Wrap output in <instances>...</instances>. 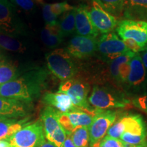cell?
I'll use <instances>...</instances> for the list:
<instances>
[{
    "mask_svg": "<svg viewBox=\"0 0 147 147\" xmlns=\"http://www.w3.org/2000/svg\"><path fill=\"white\" fill-rule=\"evenodd\" d=\"M117 112L110 110L96 109L93 121L89 127V146L94 147L102 141L110 127L117 119Z\"/></svg>",
    "mask_w": 147,
    "mask_h": 147,
    "instance_id": "cell-9",
    "label": "cell"
},
{
    "mask_svg": "<svg viewBox=\"0 0 147 147\" xmlns=\"http://www.w3.org/2000/svg\"><path fill=\"white\" fill-rule=\"evenodd\" d=\"M142 147H143V146H142Z\"/></svg>",
    "mask_w": 147,
    "mask_h": 147,
    "instance_id": "cell-40",
    "label": "cell"
},
{
    "mask_svg": "<svg viewBox=\"0 0 147 147\" xmlns=\"http://www.w3.org/2000/svg\"><path fill=\"white\" fill-rule=\"evenodd\" d=\"M41 39L49 49H55L59 47L63 39L61 34L59 23L55 25H46L41 32Z\"/></svg>",
    "mask_w": 147,
    "mask_h": 147,
    "instance_id": "cell-22",
    "label": "cell"
},
{
    "mask_svg": "<svg viewBox=\"0 0 147 147\" xmlns=\"http://www.w3.org/2000/svg\"><path fill=\"white\" fill-rule=\"evenodd\" d=\"M29 123L27 119L0 120V140L8 141L16 132Z\"/></svg>",
    "mask_w": 147,
    "mask_h": 147,
    "instance_id": "cell-20",
    "label": "cell"
},
{
    "mask_svg": "<svg viewBox=\"0 0 147 147\" xmlns=\"http://www.w3.org/2000/svg\"><path fill=\"white\" fill-rule=\"evenodd\" d=\"M129 64L130 72L125 88L134 91L142 90L146 84V69L139 53L130 59Z\"/></svg>",
    "mask_w": 147,
    "mask_h": 147,
    "instance_id": "cell-15",
    "label": "cell"
},
{
    "mask_svg": "<svg viewBox=\"0 0 147 147\" xmlns=\"http://www.w3.org/2000/svg\"><path fill=\"white\" fill-rule=\"evenodd\" d=\"M0 49L8 52L22 53L27 51V45L19 38L0 33Z\"/></svg>",
    "mask_w": 147,
    "mask_h": 147,
    "instance_id": "cell-23",
    "label": "cell"
},
{
    "mask_svg": "<svg viewBox=\"0 0 147 147\" xmlns=\"http://www.w3.org/2000/svg\"><path fill=\"white\" fill-rule=\"evenodd\" d=\"M100 147H132L118 138L106 136L100 142Z\"/></svg>",
    "mask_w": 147,
    "mask_h": 147,
    "instance_id": "cell-29",
    "label": "cell"
},
{
    "mask_svg": "<svg viewBox=\"0 0 147 147\" xmlns=\"http://www.w3.org/2000/svg\"><path fill=\"white\" fill-rule=\"evenodd\" d=\"M130 72V64L129 61L121 63L119 66V82H120L121 88L125 86L127 81V78Z\"/></svg>",
    "mask_w": 147,
    "mask_h": 147,
    "instance_id": "cell-30",
    "label": "cell"
},
{
    "mask_svg": "<svg viewBox=\"0 0 147 147\" xmlns=\"http://www.w3.org/2000/svg\"><path fill=\"white\" fill-rule=\"evenodd\" d=\"M0 147H12L8 141L0 140Z\"/></svg>",
    "mask_w": 147,
    "mask_h": 147,
    "instance_id": "cell-36",
    "label": "cell"
},
{
    "mask_svg": "<svg viewBox=\"0 0 147 147\" xmlns=\"http://www.w3.org/2000/svg\"><path fill=\"white\" fill-rule=\"evenodd\" d=\"M75 24L76 33L78 36L97 38L99 32L96 30L89 17L87 5L80 4L75 7Z\"/></svg>",
    "mask_w": 147,
    "mask_h": 147,
    "instance_id": "cell-16",
    "label": "cell"
},
{
    "mask_svg": "<svg viewBox=\"0 0 147 147\" xmlns=\"http://www.w3.org/2000/svg\"><path fill=\"white\" fill-rule=\"evenodd\" d=\"M65 51L78 59L91 57L97 51V38L76 35L69 40Z\"/></svg>",
    "mask_w": 147,
    "mask_h": 147,
    "instance_id": "cell-14",
    "label": "cell"
},
{
    "mask_svg": "<svg viewBox=\"0 0 147 147\" xmlns=\"http://www.w3.org/2000/svg\"><path fill=\"white\" fill-rule=\"evenodd\" d=\"M45 141L43 126L38 121L23 127L8 142L12 147H41Z\"/></svg>",
    "mask_w": 147,
    "mask_h": 147,
    "instance_id": "cell-7",
    "label": "cell"
},
{
    "mask_svg": "<svg viewBox=\"0 0 147 147\" xmlns=\"http://www.w3.org/2000/svg\"><path fill=\"white\" fill-rule=\"evenodd\" d=\"M71 57L65 49H55L46 55L48 69L62 82L74 78L78 74V67Z\"/></svg>",
    "mask_w": 147,
    "mask_h": 147,
    "instance_id": "cell-3",
    "label": "cell"
},
{
    "mask_svg": "<svg viewBox=\"0 0 147 147\" xmlns=\"http://www.w3.org/2000/svg\"><path fill=\"white\" fill-rule=\"evenodd\" d=\"M125 131L120 139L132 147H142L146 144V126L142 116L136 114L123 115Z\"/></svg>",
    "mask_w": 147,
    "mask_h": 147,
    "instance_id": "cell-6",
    "label": "cell"
},
{
    "mask_svg": "<svg viewBox=\"0 0 147 147\" xmlns=\"http://www.w3.org/2000/svg\"><path fill=\"white\" fill-rule=\"evenodd\" d=\"M26 102L0 97V120L20 119L27 115Z\"/></svg>",
    "mask_w": 147,
    "mask_h": 147,
    "instance_id": "cell-17",
    "label": "cell"
},
{
    "mask_svg": "<svg viewBox=\"0 0 147 147\" xmlns=\"http://www.w3.org/2000/svg\"><path fill=\"white\" fill-rule=\"evenodd\" d=\"M143 147H147V143H146V144H144V146H143Z\"/></svg>",
    "mask_w": 147,
    "mask_h": 147,
    "instance_id": "cell-39",
    "label": "cell"
},
{
    "mask_svg": "<svg viewBox=\"0 0 147 147\" xmlns=\"http://www.w3.org/2000/svg\"><path fill=\"white\" fill-rule=\"evenodd\" d=\"M139 54L140 55L141 59H142V61L145 69H147V47H145L144 50L142 52L140 53Z\"/></svg>",
    "mask_w": 147,
    "mask_h": 147,
    "instance_id": "cell-34",
    "label": "cell"
},
{
    "mask_svg": "<svg viewBox=\"0 0 147 147\" xmlns=\"http://www.w3.org/2000/svg\"><path fill=\"white\" fill-rule=\"evenodd\" d=\"M0 33L16 38L27 33L26 25L10 0H0Z\"/></svg>",
    "mask_w": 147,
    "mask_h": 147,
    "instance_id": "cell-4",
    "label": "cell"
},
{
    "mask_svg": "<svg viewBox=\"0 0 147 147\" xmlns=\"http://www.w3.org/2000/svg\"><path fill=\"white\" fill-rule=\"evenodd\" d=\"M49 73L42 67L27 69L16 80L0 86V97L32 102L40 94Z\"/></svg>",
    "mask_w": 147,
    "mask_h": 147,
    "instance_id": "cell-1",
    "label": "cell"
},
{
    "mask_svg": "<svg viewBox=\"0 0 147 147\" xmlns=\"http://www.w3.org/2000/svg\"><path fill=\"white\" fill-rule=\"evenodd\" d=\"M123 16L126 19L147 22V0H124Z\"/></svg>",
    "mask_w": 147,
    "mask_h": 147,
    "instance_id": "cell-19",
    "label": "cell"
},
{
    "mask_svg": "<svg viewBox=\"0 0 147 147\" xmlns=\"http://www.w3.org/2000/svg\"><path fill=\"white\" fill-rule=\"evenodd\" d=\"M61 34L63 38L69 36L76 32L75 24V7L72 10L66 12L58 21Z\"/></svg>",
    "mask_w": 147,
    "mask_h": 147,
    "instance_id": "cell-24",
    "label": "cell"
},
{
    "mask_svg": "<svg viewBox=\"0 0 147 147\" xmlns=\"http://www.w3.org/2000/svg\"><path fill=\"white\" fill-rule=\"evenodd\" d=\"M123 42H124L125 45L129 51L134 53H140L144 50V49L146 47L144 46L140 45V44L138 43L135 40L132 39H124L123 40Z\"/></svg>",
    "mask_w": 147,
    "mask_h": 147,
    "instance_id": "cell-33",
    "label": "cell"
},
{
    "mask_svg": "<svg viewBox=\"0 0 147 147\" xmlns=\"http://www.w3.org/2000/svg\"><path fill=\"white\" fill-rule=\"evenodd\" d=\"M10 1L26 12H32L35 9L34 0H10Z\"/></svg>",
    "mask_w": 147,
    "mask_h": 147,
    "instance_id": "cell-32",
    "label": "cell"
},
{
    "mask_svg": "<svg viewBox=\"0 0 147 147\" xmlns=\"http://www.w3.org/2000/svg\"><path fill=\"white\" fill-rule=\"evenodd\" d=\"M69 136L76 147H89V132L87 127L76 129Z\"/></svg>",
    "mask_w": 147,
    "mask_h": 147,
    "instance_id": "cell-25",
    "label": "cell"
},
{
    "mask_svg": "<svg viewBox=\"0 0 147 147\" xmlns=\"http://www.w3.org/2000/svg\"><path fill=\"white\" fill-rule=\"evenodd\" d=\"M23 71L16 63L7 58L0 61V86L16 80Z\"/></svg>",
    "mask_w": 147,
    "mask_h": 147,
    "instance_id": "cell-21",
    "label": "cell"
},
{
    "mask_svg": "<svg viewBox=\"0 0 147 147\" xmlns=\"http://www.w3.org/2000/svg\"><path fill=\"white\" fill-rule=\"evenodd\" d=\"M117 34L124 39H132L146 47L147 44V22L125 19L119 21L117 28Z\"/></svg>",
    "mask_w": 147,
    "mask_h": 147,
    "instance_id": "cell-13",
    "label": "cell"
},
{
    "mask_svg": "<svg viewBox=\"0 0 147 147\" xmlns=\"http://www.w3.org/2000/svg\"><path fill=\"white\" fill-rule=\"evenodd\" d=\"M88 101L90 105L99 110L124 108L131 104V100L120 89L102 84L93 86Z\"/></svg>",
    "mask_w": 147,
    "mask_h": 147,
    "instance_id": "cell-2",
    "label": "cell"
},
{
    "mask_svg": "<svg viewBox=\"0 0 147 147\" xmlns=\"http://www.w3.org/2000/svg\"><path fill=\"white\" fill-rule=\"evenodd\" d=\"M74 7L69 4L67 1H61V2L51 3V10L53 14L55 16H59L69 11L72 10Z\"/></svg>",
    "mask_w": 147,
    "mask_h": 147,
    "instance_id": "cell-27",
    "label": "cell"
},
{
    "mask_svg": "<svg viewBox=\"0 0 147 147\" xmlns=\"http://www.w3.org/2000/svg\"><path fill=\"white\" fill-rule=\"evenodd\" d=\"M99 1L103 8L117 18L123 14L124 0H99Z\"/></svg>",
    "mask_w": 147,
    "mask_h": 147,
    "instance_id": "cell-26",
    "label": "cell"
},
{
    "mask_svg": "<svg viewBox=\"0 0 147 147\" xmlns=\"http://www.w3.org/2000/svg\"><path fill=\"white\" fill-rule=\"evenodd\" d=\"M42 15L47 25H55L58 23V17L51 12V3L42 4Z\"/></svg>",
    "mask_w": 147,
    "mask_h": 147,
    "instance_id": "cell-28",
    "label": "cell"
},
{
    "mask_svg": "<svg viewBox=\"0 0 147 147\" xmlns=\"http://www.w3.org/2000/svg\"><path fill=\"white\" fill-rule=\"evenodd\" d=\"M5 51H3L2 49H0V61L3 59L4 58H6V57H5Z\"/></svg>",
    "mask_w": 147,
    "mask_h": 147,
    "instance_id": "cell-38",
    "label": "cell"
},
{
    "mask_svg": "<svg viewBox=\"0 0 147 147\" xmlns=\"http://www.w3.org/2000/svg\"><path fill=\"white\" fill-rule=\"evenodd\" d=\"M131 104L138 109L147 113V93L134 97L132 98Z\"/></svg>",
    "mask_w": 147,
    "mask_h": 147,
    "instance_id": "cell-31",
    "label": "cell"
},
{
    "mask_svg": "<svg viewBox=\"0 0 147 147\" xmlns=\"http://www.w3.org/2000/svg\"><path fill=\"white\" fill-rule=\"evenodd\" d=\"M45 138L56 147H64L67 134L61 125L57 118V110L47 106L41 114Z\"/></svg>",
    "mask_w": 147,
    "mask_h": 147,
    "instance_id": "cell-8",
    "label": "cell"
},
{
    "mask_svg": "<svg viewBox=\"0 0 147 147\" xmlns=\"http://www.w3.org/2000/svg\"><path fill=\"white\" fill-rule=\"evenodd\" d=\"M64 147H76L71 141L70 137L69 136H67V138H66L65 143H64Z\"/></svg>",
    "mask_w": 147,
    "mask_h": 147,
    "instance_id": "cell-35",
    "label": "cell"
},
{
    "mask_svg": "<svg viewBox=\"0 0 147 147\" xmlns=\"http://www.w3.org/2000/svg\"><path fill=\"white\" fill-rule=\"evenodd\" d=\"M43 101L48 106H51L59 113H67L76 108L68 95L59 91L45 93Z\"/></svg>",
    "mask_w": 147,
    "mask_h": 147,
    "instance_id": "cell-18",
    "label": "cell"
},
{
    "mask_svg": "<svg viewBox=\"0 0 147 147\" xmlns=\"http://www.w3.org/2000/svg\"><path fill=\"white\" fill-rule=\"evenodd\" d=\"M41 147H56L55 145L51 144V142H49V141H45V143L42 145Z\"/></svg>",
    "mask_w": 147,
    "mask_h": 147,
    "instance_id": "cell-37",
    "label": "cell"
},
{
    "mask_svg": "<svg viewBox=\"0 0 147 147\" xmlns=\"http://www.w3.org/2000/svg\"><path fill=\"white\" fill-rule=\"evenodd\" d=\"M96 111V110H95ZM95 114L76 108L67 113L57 111V118L61 125L67 136L80 127H89Z\"/></svg>",
    "mask_w": 147,
    "mask_h": 147,
    "instance_id": "cell-12",
    "label": "cell"
},
{
    "mask_svg": "<svg viewBox=\"0 0 147 147\" xmlns=\"http://www.w3.org/2000/svg\"><path fill=\"white\" fill-rule=\"evenodd\" d=\"M90 1L91 5H87L88 13L93 26L99 34H105L113 32L119 23L117 18L103 8L99 0Z\"/></svg>",
    "mask_w": 147,
    "mask_h": 147,
    "instance_id": "cell-10",
    "label": "cell"
},
{
    "mask_svg": "<svg viewBox=\"0 0 147 147\" xmlns=\"http://www.w3.org/2000/svg\"><path fill=\"white\" fill-rule=\"evenodd\" d=\"M89 89V84L87 80L76 76L69 80L62 82L58 91L68 95L75 107L95 114L96 109L93 110L88 101Z\"/></svg>",
    "mask_w": 147,
    "mask_h": 147,
    "instance_id": "cell-5",
    "label": "cell"
},
{
    "mask_svg": "<svg viewBox=\"0 0 147 147\" xmlns=\"http://www.w3.org/2000/svg\"><path fill=\"white\" fill-rule=\"evenodd\" d=\"M129 50L115 32L102 34L97 39V51L106 61L115 59Z\"/></svg>",
    "mask_w": 147,
    "mask_h": 147,
    "instance_id": "cell-11",
    "label": "cell"
}]
</instances>
